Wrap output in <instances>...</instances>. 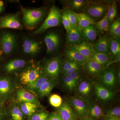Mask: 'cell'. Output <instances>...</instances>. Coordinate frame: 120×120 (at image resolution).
I'll return each mask as SVG.
<instances>
[{
  "label": "cell",
  "instance_id": "obj_1",
  "mask_svg": "<svg viewBox=\"0 0 120 120\" xmlns=\"http://www.w3.org/2000/svg\"><path fill=\"white\" fill-rule=\"evenodd\" d=\"M22 13V22L26 28L32 30L38 26L44 19L47 13L46 8H26L20 5Z\"/></svg>",
  "mask_w": 120,
  "mask_h": 120
},
{
  "label": "cell",
  "instance_id": "obj_2",
  "mask_svg": "<svg viewBox=\"0 0 120 120\" xmlns=\"http://www.w3.org/2000/svg\"><path fill=\"white\" fill-rule=\"evenodd\" d=\"M112 1L88 0L84 9V13L92 19L94 23L101 19L105 15Z\"/></svg>",
  "mask_w": 120,
  "mask_h": 120
},
{
  "label": "cell",
  "instance_id": "obj_3",
  "mask_svg": "<svg viewBox=\"0 0 120 120\" xmlns=\"http://www.w3.org/2000/svg\"><path fill=\"white\" fill-rule=\"evenodd\" d=\"M62 10L60 9L55 4L52 5L45 21L34 31V34H41L50 28L60 26L62 24Z\"/></svg>",
  "mask_w": 120,
  "mask_h": 120
},
{
  "label": "cell",
  "instance_id": "obj_4",
  "mask_svg": "<svg viewBox=\"0 0 120 120\" xmlns=\"http://www.w3.org/2000/svg\"><path fill=\"white\" fill-rule=\"evenodd\" d=\"M62 64V60L60 57L49 59L46 62L42 69V75L56 80L61 72Z\"/></svg>",
  "mask_w": 120,
  "mask_h": 120
},
{
  "label": "cell",
  "instance_id": "obj_5",
  "mask_svg": "<svg viewBox=\"0 0 120 120\" xmlns=\"http://www.w3.org/2000/svg\"><path fill=\"white\" fill-rule=\"evenodd\" d=\"M74 91L76 95L89 101L95 92L94 82L89 79L82 77Z\"/></svg>",
  "mask_w": 120,
  "mask_h": 120
},
{
  "label": "cell",
  "instance_id": "obj_6",
  "mask_svg": "<svg viewBox=\"0 0 120 120\" xmlns=\"http://www.w3.org/2000/svg\"><path fill=\"white\" fill-rule=\"evenodd\" d=\"M99 79V82H98L100 84L113 91L118 82L116 71L110 66L105 69Z\"/></svg>",
  "mask_w": 120,
  "mask_h": 120
},
{
  "label": "cell",
  "instance_id": "obj_7",
  "mask_svg": "<svg viewBox=\"0 0 120 120\" xmlns=\"http://www.w3.org/2000/svg\"><path fill=\"white\" fill-rule=\"evenodd\" d=\"M42 69L38 65L28 67L21 73L20 80L23 84L28 85L34 82L42 75Z\"/></svg>",
  "mask_w": 120,
  "mask_h": 120
},
{
  "label": "cell",
  "instance_id": "obj_8",
  "mask_svg": "<svg viewBox=\"0 0 120 120\" xmlns=\"http://www.w3.org/2000/svg\"><path fill=\"white\" fill-rule=\"evenodd\" d=\"M16 42V37L12 33H2L0 37V46L2 53L6 56L11 53L15 47Z\"/></svg>",
  "mask_w": 120,
  "mask_h": 120
},
{
  "label": "cell",
  "instance_id": "obj_9",
  "mask_svg": "<svg viewBox=\"0 0 120 120\" xmlns=\"http://www.w3.org/2000/svg\"><path fill=\"white\" fill-rule=\"evenodd\" d=\"M68 103L79 117L87 116L90 105L89 101L75 95L71 97Z\"/></svg>",
  "mask_w": 120,
  "mask_h": 120
},
{
  "label": "cell",
  "instance_id": "obj_10",
  "mask_svg": "<svg viewBox=\"0 0 120 120\" xmlns=\"http://www.w3.org/2000/svg\"><path fill=\"white\" fill-rule=\"evenodd\" d=\"M5 28L18 30L23 28L19 14H8L0 17V29Z\"/></svg>",
  "mask_w": 120,
  "mask_h": 120
},
{
  "label": "cell",
  "instance_id": "obj_11",
  "mask_svg": "<svg viewBox=\"0 0 120 120\" xmlns=\"http://www.w3.org/2000/svg\"><path fill=\"white\" fill-rule=\"evenodd\" d=\"M47 48V54L55 52L60 47L61 38L60 34L56 31H51L46 35L44 38Z\"/></svg>",
  "mask_w": 120,
  "mask_h": 120
},
{
  "label": "cell",
  "instance_id": "obj_12",
  "mask_svg": "<svg viewBox=\"0 0 120 120\" xmlns=\"http://www.w3.org/2000/svg\"><path fill=\"white\" fill-rule=\"evenodd\" d=\"M106 65L99 64L91 60H89L82 66V69L87 75L94 78L99 79Z\"/></svg>",
  "mask_w": 120,
  "mask_h": 120
},
{
  "label": "cell",
  "instance_id": "obj_13",
  "mask_svg": "<svg viewBox=\"0 0 120 120\" xmlns=\"http://www.w3.org/2000/svg\"><path fill=\"white\" fill-rule=\"evenodd\" d=\"M82 77L81 69L76 71L71 75L63 76V85L68 91L72 92L75 91L77 84Z\"/></svg>",
  "mask_w": 120,
  "mask_h": 120
},
{
  "label": "cell",
  "instance_id": "obj_14",
  "mask_svg": "<svg viewBox=\"0 0 120 120\" xmlns=\"http://www.w3.org/2000/svg\"><path fill=\"white\" fill-rule=\"evenodd\" d=\"M65 54L68 60L74 61L82 66L88 60L81 55L72 45H67L65 50Z\"/></svg>",
  "mask_w": 120,
  "mask_h": 120
},
{
  "label": "cell",
  "instance_id": "obj_15",
  "mask_svg": "<svg viewBox=\"0 0 120 120\" xmlns=\"http://www.w3.org/2000/svg\"><path fill=\"white\" fill-rule=\"evenodd\" d=\"M94 92L99 100L104 102H107L114 98V91L109 90L102 86L98 82H94Z\"/></svg>",
  "mask_w": 120,
  "mask_h": 120
},
{
  "label": "cell",
  "instance_id": "obj_16",
  "mask_svg": "<svg viewBox=\"0 0 120 120\" xmlns=\"http://www.w3.org/2000/svg\"><path fill=\"white\" fill-rule=\"evenodd\" d=\"M24 52L28 55H35L38 53L41 49V43L38 41L30 38L24 39L22 45Z\"/></svg>",
  "mask_w": 120,
  "mask_h": 120
},
{
  "label": "cell",
  "instance_id": "obj_17",
  "mask_svg": "<svg viewBox=\"0 0 120 120\" xmlns=\"http://www.w3.org/2000/svg\"><path fill=\"white\" fill-rule=\"evenodd\" d=\"M62 120H76L77 114L69 103L65 102L58 107L56 112Z\"/></svg>",
  "mask_w": 120,
  "mask_h": 120
},
{
  "label": "cell",
  "instance_id": "obj_18",
  "mask_svg": "<svg viewBox=\"0 0 120 120\" xmlns=\"http://www.w3.org/2000/svg\"><path fill=\"white\" fill-rule=\"evenodd\" d=\"M85 41L78 27H72L71 30L67 32L66 43L67 45H78Z\"/></svg>",
  "mask_w": 120,
  "mask_h": 120
},
{
  "label": "cell",
  "instance_id": "obj_19",
  "mask_svg": "<svg viewBox=\"0 0 120 120\" xmlns=\"http://www.w3.org/2000/svg\"><path fill=\"white\" fill-rule=\"evenodd\" d=\"M88 2V0H68L62 1L65 8L75 13L82 12Z\"/></svg>",
  "mask_w": 120,
  "mask_h": 120
},
{
  "label": "cell",
  "instance_id": "obj_20",
  "mask_svg": "<svg viewBox=\"0 0 120 120\" xmlns=\"http://www.w3.org/2000/svg\"><path fill=\"white\" fill-rule=\"evenodd\" d=\"M110 39L108 35L104 34L94 43L95 52L107 54L109 55Z\"/></svg>",
  "mask_w": 120,
  "mask_h": 120
},
{
  "label": "cell",
  "instance_id": "obj_21",
  "mask_svg": "<svg viewBox=\"0 0 120 120\" xmlns=\"http://www.w3.org/2000/svg\"><path fill=\"white\" fill-rule=\"evenodd\" d=\"M72 46L81 55L88 60L90 57L95 52L94 44L86 41Z\"/></svg>",
  "mask_w": 120,
  "mask_h": 120
},
{
  "label": "cell",
  "instance_id": "obj_22",
  "mask_svg": "<svg viewBox=\"0 0 120 120\" xmlns=\"http://www.w3.org/2000/svg\"><path fill=\"white\" fill-rule=\"evenodd\" d=\"M16 95L17 99L20 102L34 103L40 108H43L37 98L32 94L26 90L23 89H19L17 90Z\"/></svg>",
  "mask_w": 120,
  "mask_h": 120
},
{
  "label": "cell",
  "instance_id": "obj_23",
  "mask_svg": "<svg viewBox=\"0 0 120 120\" xmlns=\"http://www.w3.org/2000/svg\"><path fill=\"white\" fill-rule=\"evenodd\" d=\"M79 30L85 41L93 44L97 41L99 33L94 25H90Z\"/></svg>",
  "mask_w": 120,
  "mask_h": 120
},
{
  "label": "cell",
  "instance_id": "obj_24",
  "mask_svg": "<svg viewBox=\"0 0 120 120\" xmlns=\"http://www.w3.org/2000/svg\"><path fill=\"white\" fill-rule=\"evenodd\" d=\"M13 85L10 79L7 77H0V98L6 99L11 94Z\"/></svg>",
  "mask_w": 120,
  "mask_h": 120
},
{
  "label": "cell",
  "instance_id": "obj_25",
  "mask_svg": "<svg viewBox=\"0 0 120 120\" xmlns=\"http://www.w3.org/2000/svg\"><path fill=\"white\" fill-rule=\"evenodd\" d=\"M26 64V61L23 59H13L5 64L3 69L5 72L11 73L23 68Z\"/></svg>",
  "mask_w": 120,
  "mask_h": 120
},
{
  "label": "cell",
  "instance_id": "obj_26",
  "mask_svg": "<svg viewBox=\"0 0 120 120\" xmlns=\"http://www.w3.org/2000/svg\"><path fill=\"white\" fill-rule=\"evenodd\" d=\"M56 80L50 79L45 82L36 92L39 96L41 97H44L49 94L56 84Z\"/></svg>",
  "mask_w": 120,
  "mask_h": 120
},
{
  "label": "cell",
  "instance_id": "obj_27",
  "mask_svg": "<svg viewBox=\"0 0 120 120\" xmlns=\"http://www.w3.org/2000/svg\"><path fill=\"white\" fill-rule=\"evenodd\" d=\"M94 119H98L105 116L101 108L96 103H90L87 116Z\"/></svg>",
  "mask_w": 120,
  "mask_h": 120
},
{
  "label": "cell",
  "instance_id": "obj_28",
  "mask_svg": "<svg viewBox=\"0 0 120 120\" xmlns=\"http://www.w3.org/2000/svg\"><path fill=\"white\" fill-rule=\"evenodd\" d=\"M74 13L77 18L78 27L79 30L86 28L90 25H94V22L89 16L83 12Z\"/></svg>",
  "mask_w": 120,
  "mask_h": 120
},
{
  "label": "cell",
  "instance_id": "obj_29",
  "mask_svg": "<svg viewBox=\"0 0 120 120\" xmlns=\"http://www.w3.org/2000/svg\"><path fill=\"white\" fill-rule=\"evenodd\" d=\"M108 37L110 38L120 39V19L117 18L114 20L110 24L109 30Z\"/></svg>",
  "mask_w": 120,
  "mask_h": 120
},
{
  "label": "cell",
  "instance_id": "obj_30",
  "mask_svg": "<svg viewBox=\"0 0 120 120\" xmlns=\"http://www.w3.org/2000/svg\"><path fill=\"white\" fill-rule=\"evenodd\" d=\"M19 107L24 115L30 117L32 114L36 113L39 107L34 103L30 102H22Z\"/></svg>",
  "mask_w": 120,
  "mask_h": 120
},
{
  "label": "cell",
  "instance_id": "obj_31",
  "mask_svg": "<svg viewBox=\"0 0 120 120\" xmlns=\"http://www.w3.org/2000/svg\"><path fill=\"white\" fill-rule=\"evenodd\" d=\"M93 61L99 64L106 65L110 61L109 55L107 54L95 52L90 57L89 60Z\"/></svg>",
  "mask_w": 120,
  "mask_h": 120
},
{
  "label": "cell",
  "instance_id": "obj_32",
  "mask_svg": "<svg viewBox=\"0 0 120 120\" xmlns=\"http://www.w3.org/2000/svg\"><path fill=\"white\" fill-rule=\"evenodd\" d=\"M109 56L113 60L120 53V39L110 38Z\"/></svg>",
  "mask_w": 120,
  "mask_h": 120
},
{
  "label": "cell",
  "instance_id": "obj_33",
  "mask_svg": "<svg viewBox=\"0 0 120 120\" xmlns=\"http://www.w3.org/2000/svg\"><path fill=\"white\" fill-rule=\"evenodd\" d=\"M99 33H104L109 31L110 24L106 15L94 24Z\"/></svg>",
  "mask_w": 120,
  "mask_h": 120
},
{
  "label": "cell",
  "instance_id": "obj_34",
  "mask_svg": "<svg viewBox=\"0 0 120 120\" xmlns=\"http://www.w3.org/2000/svg\"><path fill=\"white\" fill-rule=\"evenodd\" d=\"M50 79L49 77L42 75L34 82L28 84L27 86L31 91L36 93L38 90L43 83Z\"/></svg>",
  "mask_w": 120,
  "mask_h": 120
},
{
  "label": "cell",
  "instance_id": "obj_35",
  "mask_svg": "<svg viewBox=\"0 0 120 120\" xmlns=\"http://www.w3.org/2000/svg\"><path fill=\"white\" fill-rule=\"evenodd\" d=\"M117 5L116 1H112L105 15L110 24L114 21L117 14Z\"/></svg>",
  "mask_w": 120,
  "mask_h": 120
},
{
  "label": "cell",
  "instance_id": "obj_36",
  "mask_svg": "<svg viewBox=\"0 0 120 120\" xmlns=\"http://www.w3.org/2000/svg\"><path fill=\"white\" fill-rule=\"evenodd\" d=\"M11 114L13 120H23V114L19 106H13L11 109Z\"/></svg>",
  "mask_w": 120,
  "mask_h": 120
},
{
  "label": "cell",
  "instance_id": "obj_37",
  "mask_svg": "<svg viewBox=\"0 0 120 120\" xmlns=\"http://www.w3.org/2000/svg\"><path fill=\"white\" fill-rule=\"evenodd\" d=\"M49 102L52 106L58 108L62 105V99L60 95L57 94H53L50 97Z\"/></svg>",
  "mask_w": 120,
  "mask_h": 120
},
{
  "label": "cell",
  "instance_id": "obj_38",
  "mask_svg": "<svg viewBox=\"0 0 120 120\" xmlns=\"http://www.w3.org/2000/svg\"><path fill=\"white\" fill-rule=\"evenodd\" d=\"M49 115L45 111L35 113L30 116L29 120H47Z\"/></svg>",
  "mask_w": 120,
  "mask_h": 120
},
{
  "label": "cell",
  "instance_id": "obj_39",
  "mask_svg": "<svg viewBox=\"0 0 120 120\" xmlns=\"http://www.w3.org/2000/svg\"><path fill=\"white\" fill-rule=\"evenodd\" d=\"M62 23L63 24L64 27L66 30V32H68L72 28L71 24L68 17L67 12L63 9L62 10V17H61Z\"/></svg>",
  "mask_w": 120,
  "mask_h": 120
},
{
  "label": "cell",
  "instance_id": "obj_40",
  "mask_svg": "<svg viewBox=\"0 0 120 120\" xmlns=\"http://www.w3.org/2000/svg\"><path fill=\"white\" fill-rule=\"evenodd\" d=\"M64 9L67 12L72 27H78L77 18L74 12L65 8Z\"/></svg>",
  "mask_w": 120,
  "mask_h": 120
},
{
  "label": "cell",
  "instance_id": "obj_41",
  "mask_svg": "<svg viewBox=\"0 0 120 120\" xmlns=\"http://www.w3.org/2000/svg\"><path fill=\"white\" fill-rule=\"evenodd\" d=\"M105 116H120V108L116 107L108 109L104 112Z\"/></svg>",
  "mask_w": 120,
  "mask_h": 120
},
{
  "label": "cell",
  "instance_id": "obj_42",
  "mask_svg": "<svg viewBox=\"0 0 120 120\" xmlns=\"http://www.w3.org/2000/svg\"><path fill=\"white\" fill-rule=\"evenodd\" d=\"M76 63L71 60L66 59L64 62H62L61 72L62 74H64L65 72L67 71L71 68Z\"/></svg>",
  "mask_w": 120,
  "mask_h": 120
},
{
  "label": "cell",
  "instance_id": "obj_43",
  "mask_svg": "<svg viewBox=\"0 0 120 120\" xmlns=\"http://www.w3.org/2000/svg\"><path fill=\"white\" fill-rule=\"evenodd\" d=\"M82 66L80 65L79 64H77V63H76L71 68L68 69L67 71L65 72L64 74H62L63 76L71 75V74L73 73L76 71L81 70L82 69Z\"/></svg>",
  "mask_w": 120,
  "mask_h": 120
},
{
  "label": "cell",
  "instance_id": "obj_44",
  "mask_svg": "<svg viewBox=\"0 0 120 120\" xmlns=\"http://www.w3.org/2000/svg\"><path fill=\"white\" fill-rule=\"evenodd\" d=\"M47 120H62L60 116L56 112H54L49 115Z\"/></svg>",
  "mask_w": 120,
  "mask_h": 120
},
{
  "label": "cell",
  "instance_id": "obj_45",
  "mask_svg": "<svg viewBox=\"0 0 120 120\" xmlns=\"http://www.w3.org/2000/svg\"><path fill=\"white\" fill-rule=\"evenodd\" d=\"M120 53L117 56L115 59L113 60H111L109 61L106 65V67H109L111 65L113 64H115V63H117V64H120Z\"/></svg>",
  "mask_w": 120,
  "mask_h": 120
},
{
  "label": "cell",
  "instance_id": "obj_46",
  "mask_svg": "<svg viewBox=\"0 0 120 120\" xmlns=\"http://www.w3.org/2000/svg\"><path fill=\"white\" fill-rule=\"evenodd\" d=\"M104 116V120H120V116Z\"/></svg>",
  "mask_w": 120,
  "mask_h": 120
},
{
  "label": "cell",
  "instance_id": "obj_47",
  "mask_svg": "<svg viewBox=\"0 0 120 120\" xmlns=\"http://www.w3.org/2000/svg\"><path fill=\"white\" fill-rule=\"evenodd\" d=\"M81 120H95L87 116H84L79 117Z\"/></svg>",
  "mask_w": 120,
  "mask_h": 120
},
{
  "label": "cell",
  "instance_id": "obj_48",
  "mask_svg": "<svg viewBox=\"0 0 120 120\" xmlns=\"http://www.w3.org/2000/svg\"><path fill=\"white\" fill-rule=\"evenodd\" d=\"M4 9V3L3 1L0 0V13L2 12Z\"/></svg>",
  "mask_w": 120,
  "mask_h": 120
},
{
  "label": "cell",
  "instance_id": "obj_49",
  "mask_svg": "<svg viewBox=\"0 0 120 120\" xmlns=\"http://www.w3.org/2000/svg\"><path fill=\"white\" fill-rule=\"evenodd\" d=\"M116 75L117 79L118 82H120V69L117 71H116Z\"/></svg>",
  "mask_w": 120,
  "mask_h": 120
},
{
  "label": "cell",
  "instance_id": "obj_50",
  "mask_svg": "<svg viewBox=\"0 0 120 120\" xmlns=\"http://www.w3.org/2000/svg\"><path fill=\"white\" fill-rule=\"evenodd\" d=\"M2 116V110L0 108V120H1Z\"/></svg>",
  "mask_w": 120,
  "mask_h": 120
},
{
  "label": "cell",
  "instance_id": "obj_51",
  "mask_svg": "<svg viewBox=\"0 0 120 120\" xmlns=\"http://www.w3.org/2000/svg\"><path fill=\"white\" fill-rule=\"evenodd\" d=\"M1 52V50L0 46V54Z\"/></svg>",
  "mask_w": 120,
  "mask_h": 120
},
{
  "label": "cell",
  "instance_id": "obj_52",
  "mask_svg": "<svg viewBox=\"0 0 120 120\" xmlns=\"http://www.w3.org/2000/svg\"></svg>",
  "mask_w": 120,
  "mask_h": 120
}]
</instances>
